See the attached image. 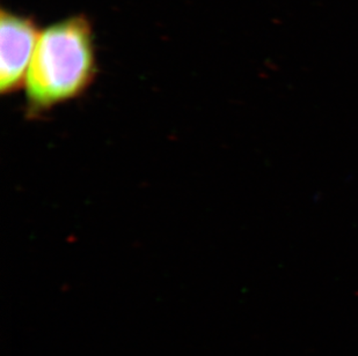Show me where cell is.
<instances>
[{"label":"cell","mask_w":358,"mask_h":356,"mask_svg":"<svg viewBox=\"0 0 358 356\" xmlns=\"http://www.w3.org/2000/svg\"><path fill=\"white\" fill-rule=\"evenodd\" d=\"M91 21L84 14L65 17L41 31L24 81L28 112L38 114L79 98L96 77Z\"/></svg>","instance_id":"cell-1"},{"label":"cell","mask_w":358,"mask_h":356,"mask_svg":"<svg viewBox=\"0 0 358 356\" xmlns=\"http://www.w3.org/2000/svg\"><path fill=\"white\" fill-rule=\"evenodd\" d=\"M41 31L34 19L0 10V91L10 95L24 88Z\"/></svg>","instance_id":"cell-2"}]
</instances>
